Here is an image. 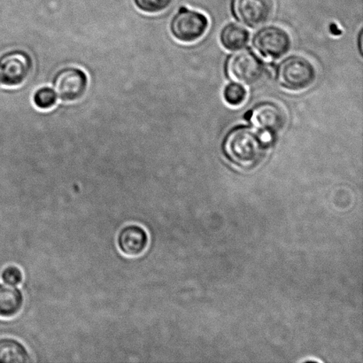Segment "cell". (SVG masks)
I'll return each mask as SVG.
<instances>
[{
    "instance_id": "6da1fadb",
    "label": "cell",
    "mask_w": 363,
    "mask_h": 363,
    "mask_svg": "<svg viewBox=\"0 0 363 363\" xmlns=\"http://www.w3.org/2000/svg\"><path fill=\"white\" fill-rule=\"evenodd\" d=\"M270 141L259 131L245 125L233 128L224 137L223 155L233 165L244 170L257 168L264 161Z\"/></svg>"
},
{
    "instance_id": "7a4b0ae2",
    "label": "cell",
    "mask_w": 363,
    "mask_h": 363,
    "mask_svg": "<svg viewBox=\"0 0 363 363\" xmlns=\"http://www.w3.org/2000/svg\"><path fill=\"white\" fill-rule=\"evenodd\" d=\"M316 69L311 60L300 55H291L281 60L276 70V80L288 91L307 90L315 84Z\"/></svg>"
},
{
    "instance_id": "3957f363",
    "label": "cell",
    "mask_w": 363,
    "mask_h": 363,
    "mask_svg": "<svg viewBox=\"0 0 363 363\" xmlns=\"http://www.w3.org/2000/svg\"><path fill=\"white\" fill-rule=\"evenodd\" d=\"M224 71L235 83L252 86L264 77L266 64L255 52L247 49L228 56Z\"/></svg>"
},
{
    "instance_id": "277c9868",
    "label": "cell",
    "mask_w": 363,
    "mask_h": 363,
    "mask_svg": "<svg viewBox=\"0 0 363 363\" xmlns=\"http://www.w3.org/2000/svg\"><path fill=\"white\" fill-rule=\"evenodd\" d=\"M245 119L272 142L286 126V113L277 103L262 101L245 113Z\"/></svg>"
},
{
    "instance_id": "5b68a950",
    "label": "cell",
    "mask_w": 363,
    "mask_h": 363,
    "mask_svg": "<svg viewBox=\"0 0 363 363\" xmlns=\"http://www.w3.org/2000/svg\"><path fill=\"white\" fill-rule=\"evenodd\" d=\"M208 18L199 11L181 7L170 23L173 37L184 44L197 42L208 31Z\"/></svg>"
},
{
    "instance_id": "8992f818",
    "label": "cell",
    "mask_w": 363,
    "mask_h": 363,
    "mask_svg": "<svg viewBox=\"0 0 363 363\" xmlns=\"http://www.w3.org/2000/svg\"><path fill=\"white\" fill-rule=\"evenodd\" d=\"M252 46L264 58L279 60L291 48V35L284 28L269 25L259 30L252 38Z\"/></svg>"
},
{
    "instance_id": "52a82bcc",
    "label": "cell",
    "mask_w": 363,
    "mask_h": 363,
    "mask_svg": "<svg viewBox=\"0 0 363 363\" xmlns=\"http://www.w3.org/2000/svg\"><path fill=\"white\" fill-rule=\"evenodd\" d=\"M33 69V60L23 50H12L0 56V84L17 87L23 84Z\"/></svg>"
},
{
    "instance_id": "ba28073f",
    "label": "cell",
    "mask_w": 363,
    "mask_h": 363,
    "mask_svg": "<svg viewBox=\"0 0 363 363\" xmlns=\"http://www.w3.org/2000/svg\"><path fill=\"white\" fill-rule=\"evenodd\" d=\"M52 85L57 97L62 101H77L83 98L87 91V74L78 67H65L53 77Z\"/></svg>"
},
{
    "instance_id": "9c48e42d",
    "label": "cell",
    "mask_w": 363,
    "mask_h": 363,
    "mask_svg": "<svg viewBox=\"0 0 363 363\" xmlns=\"http://www.w3.org/2000/svg\"><path fill=\"white\" fill-rule=\"evenodd\" d=\"M230 10L235 19L248 28L266 24L273 13L272 0H231Z\"/></svg>"
},
{
    "instance_id": "30bf717a",
    "label": "cell",
    "mask_w": 363,
    "mask_h": 363,
    "mask_svg": "<svg viewBox=\"0 0 363 363\" xmlns=\"http://www.w3.org/2000/svg\"><path fill=\"white\" fill-rule=\"evenodd\" d=\"M117 244L124 255L130 258L138 257L147 250L149 236L143 227L130 224L121 230Z\"/></svg>"
},
{
    "instance_id": "8fae6325",
    "label": "cell",
    "mask_w": 363,
    "mask_h": 363,
    "mask_svg": "<svg viewBox=\"0 0 363 363\" xmlns=\"http://www.w3.org/2000/svg\"><path fill=\"white\" fill-rule=\"evenodd\" d=\"M24 297L16 286L0 284V318H12L23 309Z\"/></svg>"
},
{
    "instance_id": "7c38bea8",
    "label": "cell",
    "mask_w": 363,
    "mask_h": 363,
    "mask_svg": "<svg viewBox=\"0 0 363 363\" xmlns=\"http://www.w3.org/2000/svg\"><path fill=\"white\" fill-rule=\"evenodd\" d=\"M250 33L247 28L236 23H228L220 33V44L228 51H240L247 46Z\"/></svg>"
},
{
    "instance_id": "4fadbf2b",
    "label": "cell",
    "mask_w": 363,
    "mask_h": 363,
    "mask_svg": "<svg viewBox=\"0 0 363 363\" xmlns=\"http://www.w3.org/2000/svg\"><path fill=\"white\" fill-rule=\"evenodd\" d=\"M30 361V353L20 341L10 337L0 339V363H26Z\"/></svg>"
},
{
    "instance_id": "5bb4252c",
    "label": "cell",
    "mask_w": 363,
    "mask_h": 363,
    "mask_svg": "<svg viewBox=\"0 0 363 363\" xmlns=\"http://www.w3.org/2000/svg\"><path fill=\"white\" fill-rule=\"evenodd\" d=\"M247 97V91L243 84L230 83L224 88L223 98L227 104L231 106H240L245 101Z\"/></svg>"
},
{
    "instance_id": "9a60e30c",
    "label": "cell",
    "mask_w": 363,
    "mask_h": 363,
    "mask_svg": "<svg viewBox=\"0 0 363 363\" xmlns=\"http://www.w3.org/2000/svg\"><path fill=\"white\" fill-rule=\"evenodd\" d=\"M33 102L38 109H51L57 103L56 92L50 87L38 89L33 96Z\"/></svg>"
},
{
    "instance_id": "2e32d148",
    "label": "cell",
    "mask_w": 363,
    "mask_h": 363,
    "mask_svg": "<svg viewBox=\"0 0 363 363\" xmlns=\"http://www.w3.org/2000/svg\"><path fill=\"white\" fill-rule=\"evenodd\" d=\"M174 0H135L138 9L148 13H162L172 5Z\"/></svg>"
},
{
    "instance_id": "e0dca14e",
    "label": "cell",
    "mask_w": 363,
    "mask_h": 363,
    "mask_svg": "<svg viewBox=\"0 0 363 363\" xmlns=\"http://www.w3.org/2000/svg\"><path fill=\"white\" fill-rule=\"evenodd\" d=\"M1 279L4 283L9 286H19L23 281V273L20 268L16 266L11 265L4 269L1 273Z\"/></svg>"
},
{
    "instance_id": "ac0fdd59",
    "label": "cell",
    "mask_w": 363,
    "mask_h": 363,
    "mask_svg": "<svg viewBox=\"0 0 363 363\" xmlns=\"http://www.w3.org/2000/svg\"><path fill=\"white\" fill-rule=\"evenodd\" d=\"M362 28H361L360 32H359L358 35V48L359 52H360L361 55H362Z\"/></svg>"
}]
</instances>
